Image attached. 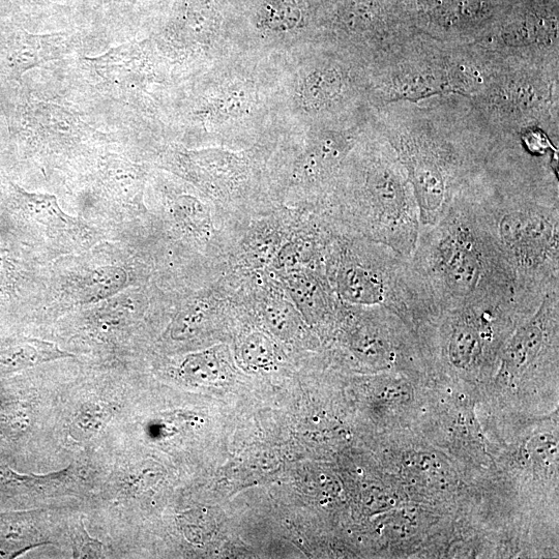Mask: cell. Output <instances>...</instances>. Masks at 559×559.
Here are the masks:
<instances>
[{
	"label": "cell",
	"instance_id": "cell-1",
	"mask_svg": "<svg viewBox=\"0 0 559 559\" xmlns=\"http://www.w3.org/2000/svg\"><path fill=\"white\" fill-rule=\"evenodd\" d=\"M466 193L511 271L523 317L559 289L557 188L544 181L505 182L484 170Z\"/></svg>",
	"mask_w": 559,
	"mask_h": 559
},
{
	"label": "cell",
	"instance_id": "cell-2",
	"mask_svg": "<svg viewBox=\"0 0 559 559\" xmlns=\"http://www.w3.org/2000/svg\"><path fill=\"white\" fill-rule=\"evenodd\" d=\"M410 261L438 314L465 305H496L512 307L523 318L511 271L466 192L443 219L421 229Z\"/></svg>",
	"mask_w": 559,
	"mask_h": 559
},
{
	"label": "cell",
	"instance_id": "cell-3",
	"mask_svg": "<svg viewBox=\"0 0 559 559\" xmlns=\"http://www.w3.org/2000/svg\"><path fill=\"white\" fill-rule=\"evenodd\" d=\"M327 264L330 284L344 305L388 309L410 328H428L437 318L410 258L385 245L338 232Z\"/></svg>",
	"mask_w": 559,
	"mask_h": 559
},
{
	"label": "cell",
	"instance_id": "cell-4",
	"mask_svg": "<svg viewBox=\"0 0 559 559\" xmlns=\"http://www.w3.org/2000/svg\"><path fill=\"white\" fill-rule=\"evenodd\" d=\"M332 225L406 258L414 255L422 229L420 210L398 157H379L368 165L358 193L339 205Z\"/></svg>",
	"mask_w": 559,
	"mask_h": 559
},
{
	"label": "cell",
	"instance_id": "cell-5",
	"mask_svg": "<svg viewBox=\"0 0 559 559\" xmlns=\"http://www.w3.org/2000/svg\"><path fill=\"white\" fill-rule=\"evenodd\" d=\"M71 45L22 32L0 36V78L19 80L27 71L61 60Z\"/></svg>",
	"mask_w": 559,
	"mask_h": 559
},
{
	"label": "cell",
	"instance_id": "cell-6",
	"mask_svg": "<svg viewBox=\"0 0 559 559\" xmlns=\"http://www.w3.org/2000/svg\"><path fill=\"white\" fill-rule=\"evenodd\" d=\"M142 54L141 45H123L93 60L87 58L86 62L105 82L126 92L137 82Z\"/></svg>",
	"mask_w": 559,
	"mask_h": 559
},
{
	"label": "cell",
	"instance_id": "cell-7",
	"mask_svg": "<svg viewBox=\"0 0 559 559\" xmlns=\"http://www.w3.org/2000/svg\"><path fill=\"white\" fill-rule=\"evenodd\" d=\"M15 196L22 210L32 219L56 233H81L85 227L80 220L67 215L54 195L28 193L13 185Z\"/></svg>",
	"mask_w": 559,
	"mask_h": 559
},
{
	"label": "cell",
	"instance_id": "cell-8",
	"mask_svg": "<svg viewBox=\"0 0 559 559\" xmlns=\"http://www.w3.org/2000/svg\"><path fill=\"white\" fill-rule=\"evenodd\" d=\"M127 283L125 269L115 266L98 268L79 281L76 298L85 304L102 302L119 293Z\"/></svg>",
	"mask_w": 559,
	"mask_h": 559
},
{
	"label": "cell",
	"instance_id": "cell-9",
	"mask_svg": "<svg viewBox=\"0 0 559 559\" xmlns=\"http://www.w3.org/2000/svg\"><path fill=\"white\" fill-rule=\"evenodd\" d=\"M342 90V77L335 69H319L311 73L303 86L302 99L310 109H319L332 102Z\"/></svg>",
	"mask_w": 559,
	"mask_h": 559
},
{
	"label": "cell",
	"instance_id": "cell-10",
	"mask_svg": "<svg viewBox=\"0 0 559 559\" xmlns=\"http://www.w3.org/2000/svg\"><path fill=\"white\" fill-rule=\"evenodd\" d=\"M141 173L139 168L130 162L111 157L103 167V180L107 188L115 195L131 200L140 192Z\"/></svg>",
	"mask_w": 559,
	"mask_h": 559
},
{
	"label": "cell",
	"instance_id": "cell-11",
	"mask_svg": "<svg viewBox=\"0 0 559 559\" xmlns=\"http://www.w3.org/2000/svg\"><path fill=\"white\" fill-rule=\"evenodd\" d=\"M263 24L276 32H287L301 20V10L296 0H271L261 13Z\"/></svg>",
	"mask_w": 559,
	"mask_h": 559
},
{
	"label": "cell",
	"instance_id": "cell-12",
	"mask_svg": "<svg viewBox=\"0 0 559 559\" xmlns=\"http://www.w3.org/2000/svg\"><path fill=\"white\" fill-rule=\"evenodd\" d=\"M182 375L196 382L214 381L220 374V362L214 351L190 356L181 368Z\"/></svg>",
	"mask_w": 559,
	"mask_h": 559
},
{
	"label": "cell",
	"instance_id": "cell-13",
	"mask_svg": "<svg viewBox=\"0 0 559 559\" xmlns=\"http://www.w3.org/2000/svg\"><path fill=\"white\" fill-rule=\"evenodd\" d=\"M264 315L270 327L279 334L288 333L297 326L298 315L293 306L284 298L272 297L264 304Z\"/></svg>",
	"mask_w": 559,
	"mask_h": 559
},
{
	"label": "cell",
	"instance_id": "cell-14",
	"mask_svg": "<svg viewBox=\"0 0 559 559\" xmlns=\"http://www.w3.org/2000/svg\"><path fill=\"white\" fill-rule=\"evenodd\" d=\"M242 353L245 362L254 367L270 365L274 359L272 342L261 334L249 336L243 344Z\"/></svg>",
	"mask_w": 559,
	"mask_h": 559
},
{
	"label": "cell",
	"instance_id": "cell-15",
	"mask_svg": "<svg viewBox=\"0 0 559 559\" xmlns=\"http://www.w3.org/2000/svg\"><path fill=\"white\" fill-rule=\"evenodd\" d=\"M175 215L180 224L196 234H203L209 226V220L205 218L201 205L190 198H185L176 203Z\"/></svg>",
	"mask_w": 559,
	"mask_h": 559
},
{
	"label": "cell",
	"instance_id": "cell-16",
	"mask_svg": "<svg viewBox=\"0 0 559 559\" xmlns=\"http://www.w3.org/2000/svg\"><path fill=\"white\" fill-rule=\"evenodd\" d=\"M74 538H75L74 548L76 549L75 557H82V558L101 557L102 545L98 541L90 538V536H88L87 533L85 532L83 526H81V528L78 529Z\"/></svg>",
	"mask_w": 559,
	"mask_h": 559
}]
</instances>
